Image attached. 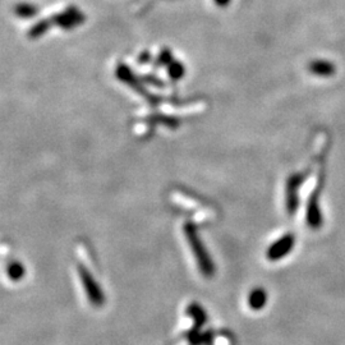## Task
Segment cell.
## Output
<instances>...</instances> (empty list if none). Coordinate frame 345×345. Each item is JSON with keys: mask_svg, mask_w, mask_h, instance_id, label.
<instances>
[{"mask_svg": "<svg viewBox=\"0 0 345 345\" xmlns=\"http://www.w3.org/2000/svg\"><path fill=\"white\" fill-rule=\"evenodd\" d=\"M83 19H84L83 13L79 12L77 8H71V9H68L66 12L55 15L53 19L42 20L41 23H37L32 30H30L31 31L30 36H32V37H38V36L43 35V33L46 32V30L53 25H58L63 28H73L76 27V26L81 25V23L83 22Z\"/></svg>", "mask_w": 345, "mask_h": 345, "instance_id": "6da1fadb", "label": "cell"}, {"mask_svg": "<svg viewBox=\"0 0 345 345\" xmlns=\"http://www.w3.org/2000/svg\"><path fill=\"white\" fill-rule=\"evenodd\" d=\"M324 183H325V171L322 170L321 174L318 176V181H317L316 188L313 189L312 192L311 197L308 199V203H307V215H306V220L307 224L311 229H319L322 226V222H324V219H322V214H321V209H319V194H321L322 188H324Z\"/></svg>", "mask_w": 345, "mask_h": 345, "instance_id": "7a4b0ae2", "label": "cell"}, {"mask_svg": "<svg viewBox=\"0 0 345 345\" xmlns=\"http://www.w3.org/2000/svg\"><path fill=\"white\" fill-rule=\"evenodd\" d=\"M311 173V169H307V170L301 171V173H294L286 180V188H285V207L288 214L294 215V212L298 210V203H299V188L302 187V184L304 183L307 178L309 176Z\"/></svg>", "mask_w": 345, "mask_h": 345, "instance_id": "3957f363", "label": "cell"}, {"mask_svg": "<svg viewBox=\"0 0 345 345\" xmlns=\"http://www.w3.org/2000/svg\"><path fill=\"white\" fill-rule=\"evenodd\" d=\"M187 238H188V243L191 245L192 250H193L194 256L197 257V263H198V267L201 268L203 273H211L212 272V266L210 262L209 257H207L206 250L203 249L201 244V240L197 237L196 232L191 227H186Z\"/></svg>", "mask_w": 345, "mask_h": 345, "instance_id": "277c9868", "label": "cell"}, {"mask_svg": "<svg viewBox=\"0 0 345 345\" xmlns=\"http://www.w3.org/2000/svg\"><path fill=\"white\" fill-rule=\"evenodd\" d=\"M295 243V238L291 233L283 235L279 240L273 242L266 252V257L270 261H279L291 252Z\"/></svg>", "mask_w": 345, "mask_h": 345, "instance_id": "5b68a950", "label": "cell"}, {"mask_svg": "<svg viewBox=\"0 0 345 345\" xmlns=\"http://www.w3.org/2000/svg\"><path fill=\"white\" fill-rule=\"evenodd\" d=\"M79 276H81L82 281H83L84 290H86L87 298L89 299V302L95 304L101 303L104 296H101V293H100L99 288H97V284L95 283L92 276L83 267H79Z\"/></svg>", "mask_w": 345, "mask_h": 345, "instance_id": "8992f818", "label": "cell"}, {"mask_svg": "<svg viewBox=\"0 0 345 345\" xmlns=\"http://www.w3.org/2000/svg\"><path fill=\"white\" fill-rule=\"evenodd\" d=\"M266 302H267V294H266V291L261 288L252 290V293L249 294V298H248V304H249L250 308L256 309V311L262 309L263 306L266 304Z\"/></svg>", "mask_w": 345, "mask_h": 345, "instance_id": "52a82bcc", "label": "cell"}, {"mask_svg": "<svg viewBox=\"0 0 345 345\" xmlns=\"http://www.w3.org/2000/svg\"><path fill=\"white\" fill-rule=\"evenodd\" d=\"M15 13L22 18H30L37 13V8L31 4H20L15 8Z\"/></svg>", "mask_w": 345, "mask_h": 345, "instance_id": "ba28073f", "label": "cell"}, {"mask_svg": "<svg viewBox=\"0 0 345 345\" xmlns=\"http://www.w3.org/2000/svg\"><path fill=\"white\" fill-rule=\"evenodd\" d=\"M184 71H186V68H184L180 63H178V61H171L170 66H169V76L174 79H178L180 78V77H183Z\"/></svg>", "mask_w": 345, "mask_h": 345, "instance_id": "9c48e42d", "label": "cell"}, {"mask_svg": "<svg viewBox=\"0 0 345 345\" xmlns=\"http://www.w3.org/2000/svg\"><path fill=\"white\" fill-rule=\"evenodd\" d=\"M8 275H9V279H12L13 281L20 280V279L23 278L22 265H19V263H13V265H10Z\"/></svg>", "mask_w": 345, "mask_h": 345, "instance_id": "30bf717a", "label": "cell"}, {"mask_svg": "<svg viewBox=\"0 0 345 345\" xmlns=\"http://www.w3.org/2000/svg\"><path fill=\"white\" fill-rule=\"evenodd\" d=\"M215 3H216L217 5H220V7H225V5L229 4L230 0H215Z\"/></svg>", "mask_w": 345, "mask_h": 345, "instance_id": "8fae6325", "label": "cell"}]
</instances>
